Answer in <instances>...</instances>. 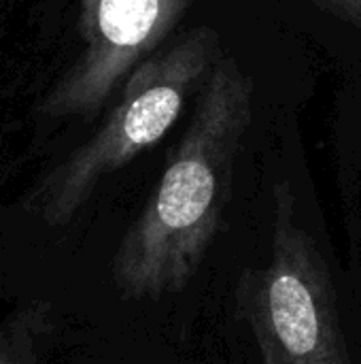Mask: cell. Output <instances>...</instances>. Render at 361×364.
I'll return each mask as SVG.
<instances>
[{
    "label": "cell",
    "mask_w": 361,
    "mask_h": 364,
    "mask_svg": "<svg viewBox=\"0 0 361 364\" xmlns=\"http://www.w3.org/2000/svg\"><path fill=\"white\" fill-rule=\"evenodd\" d=\"M251 100L249 75L219 55L155 192L113 256L111 277L123 299L162 301L196 277L223 224Z\"/></svg>",
    "instance_id": "cell-1"
},
{
    "label": "cell",
    "mask_w": 361,
    "mask_h": 364,
    "mask_svg": "<svg viewBox=\"0 0 361 364\" xmlns=\"http://www.w3.org/2000/svg\"><path fill=\"white\" fill-rule=\"evenodd\" d=\"M219 55L217 32L194 28L140 62L126 79L123 94L102 128L40 179L26 209L47 226L68 224L104 177L164 139Z\"/></svg>",
    "instance_id": "cell-2"
},
{
    "label": "cell",
    "mask_w": 361,
    "mask_h": 364,
    "mask_svg": "<svg viewBox=\"0 0 361 364\" xmlns=\"http://www.w3.org/2000/svg\"><path fill=\"white\" fill-rule=\"evenodd\" d=\"M236 303L262 364H353L328 264L287 181L274 188L270 260L240 275Z\"/></svg>",
    "instance_id": "cell-3"
},
{
    "label": "cell",
    "mask_w": 361,
    "mask_h": 364,
    "mask_svg": "<svg viewBox=\"0 0 361 364\" xmlns=\"http://www.w3.org/2000/svg\"><path fill=\"white\" fill-rule=\"evenodd\" d=\"M83 53L43 102L49 117H91L174 30L191 0H79Z\"/></svg>",
    "instance_id": "cell-4"
},
{
    "label": "cell",
    "mask_w": 361,
    "mask_h": 364,
    "mask_svg": "<svg viewBox=\"0 0 361 364\" xmlns=\"http://www.w3.org/2000/svg\"><path fill=\"white\" fill-rule=\"evenodd\" d=\"M45 303H30L0 324V364H36L49 322Z\"/></svg>",
    "instance_id": "cell-5"
},
{
    "label": "cell",
    "mask_w": 361,
    "mask_h": 364,
    "mask_svg": "<svg viewBox=\"0 0 361 364\" xmlns=\"http://www.w3.org/2000/svg\"><path fill=\"white\" fill-rule=\"evenodd\" d=\"M328 15L361 30V0H313Z\"/></svg>",
    "instance_id": "cell-6"
}]
</instances>
